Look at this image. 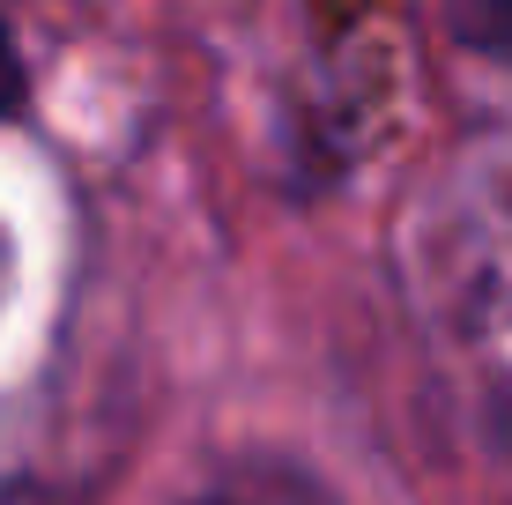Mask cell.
Instances as JSON below:
<instances>
[{"label": "cell", "instance_id": "1", "mask_svg": "<svg viewBox=\"0 0 512 505\" xmlns=\"http://www.w3.org/2000/svg\"><path fill=\"white\" fill-rule=\"evenodd\" d=\"M186 505H334L320 483L305 476L297 461H275V454H245L231 461L216 483H201Z\"/></svg>", "mask_w": 512, "mask_h": 505}, {"label": "cell", "instance_id": "3", "mask_svg": "<svg viewBox=\"0 0 512 505\" xmlns=\"http://www.w3.org/2000/svg\"><path fill=\"white\" fill-rule=\"evenodd\" d=\"M23 104V60H15V45H8V23H0V119Z\"/></svg>", "mask_w": 512, "mask_h": 505}, {"label": "cell", "instance_id": "2", "mask_svg": "<svg viewBox=\"0 0 512 505\" xmlns=\"http://www.w3.org/2000/svg\"><path fill=\"white\" fill-rule=\"evenodd\" d=\"M453 30H461V45L512 67V0H453Z\"/></svg>", "mask_w": 512, "mask_h": 505}]
</instances>
